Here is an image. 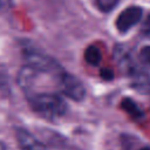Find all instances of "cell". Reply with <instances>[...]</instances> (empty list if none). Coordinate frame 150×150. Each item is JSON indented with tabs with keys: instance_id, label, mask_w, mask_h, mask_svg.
I'll return each mask as SVG.
<instances>
[{
	"instance_id": "obj_1",
	"label": "cell",
	"mask_w": 150,
	"mask_h": 150,
	"mask_svg": "<svg viewBox=\"0 0 150 150\" xmlns=\"http://www.w3.org/2000/svg\"><path fill=\"white\" fill-rule=\"evenodd\" d=\"M28 102L33 111L48 120L62 117L67 112V103L56 94H32Z\"/></svg>"
},
{
	"instance_id": "obj_2",
	"label": "cell",
	"mask_w": 150,
	"mask_h": 150,
	"mask_svg": "<svg viewBox=\"0 0 150 150\" xmlns=\"http://www.w3.org/2000/svg\"><path fill=\"white\" fill-rule=\"evenodd\" d=\"M25 57H26L28 66L32 67L33 69L38 70L39 73L45 71V73H49V74H53L54 76L59 77V75L63 71L61 66L55 60H53L52 57H49L40 52H36V50L25 52Z\"/></svg>"
},
{
	"instance_id": "obj_3",
	"label": "cell",
	"mask_w": 150,
	"mask_h": 150,
	"mask_svg": "<svg viewBox=\"0 0 150 150\" xmlns=\"http://www.w3.org/2000/svg\"><path fill=\"white\" fill-rule=\"evenodd\" d=\"M60 88L64 95L74 101H82L86 96V88L83 83L74 75L66 73L64 70L57 77Z\"/></svg>"
},
{
	"instance_id": "obj_4",
	"label": "cell",
	"mask_w": 150,
	"mask_h": 150,
	"mask_svg": "<svg viewBox=\"0 0 150 150\" xmlns=\"http://www.w3.org/2000/svg\"><path fill=\"white\" fill-rule=\"evenodd\" d=\"M142 14H143V11L138 6H130L125 8L120 13V15L116 19V28L121 33L128 32L132 26H135L139 21V19L142 18Z\"/></svg>"
},
{
	"instance_id": "obj_5",
	"label": "cell",
	"mask_w": 150,
	"mask_h": 150,
	"mask_svg": "<svg viewBox=\"0 0 150 150\" xmlns=\"http://www.w3.org/2000/svg\"><path fill=\"white\" fill-rule=\"evenodd\" d=\"M128 76L130 77L131 81V86L135 90H137L141 94H150V76L143 70L141 69L137 63H135L128 71H127Z\"/></svg>"
},
{
	"instance_id": "obj_6",
	"label": "cell",
	"mask_w": 150,
	"mask_h": 150,
	"mask_svg": "<svg viewBox=\"0 0 150 150\" xmlns=\"http://www.w3.org/2000/svg\"><path fill=\"white\" fill-rule=\"evenodd\" d=\"M15 135L21 150H48L42 142L23 128H16Z\"/></svg>"
},
{
	"instance_id": "obj_7",
	"label": "cell",
	"mask_w": 150,
	"mask_h": 150,
	"mask_svg": "<svg viewBox=\"0 0 150 150\" xmlns=\"http://www.w3.org/2000/svg\"><path fill=\"white\" fill-rule=\"evenodd\" d=\"M121 108L132 118V120H141L144 117V112L141 110V108L132 101L130 97H124L121 102Z\"/></svg>"
},
{
	"instance_id": "obj_8",
	"label": "cell",
	"mask_w": 150,
	"mask_h": 150,
	"mask_svg": "<svg viewBox=\"0 0 150 150\" xmlns=\"http://www.w3.org/2000/svg\"><path fill=\"white\" fill-rule=\"evenodd\" d=\"M101 59H102L101 52H100V49L97 47H95V46L87 47V49L84 52V60H86L87 63H89L90 66L96 67V66L100 64Z\"/></svg>"
},
{
	"instance_id": "obj_9",
	"label": "cell",
	"mask_w": 150,
	"mask_h": 150,
	"mask_svg": "<svg viewBox=\"0 0 150 150\" xmlns=\"http://www.w3.org/2000/svg\"><path fill=\"white\" fill-rule=\"evenodd\" d=\"M96 4L102 12L108 13L116 7V5L118 4V0H96Z\"/></svg>"
},
{
	"instance_id": "obj_10",
	"label": "cell",
	"mask_w": 150,
	"mask_h": 150,
	"mask_svg": "<svg viewBox=\"0 0 150 150\" xmlns=\"http://www.w3.org/2000/svg\"><path fill=\"white\" fill-rule=\"evenodd\" d=\"M139 57L142 60L143 63L150 66V46H146V47H143L141 49V53H139Z\"/></svg>"
},
{
	"instance_id": "obj_11",
	"label": "cell",
	"mask_w": 150,
	"mask_h": 150,
	"mask_svg": "<svg viewBox=\"0 0 150 150\" xmlns=\"http://www.w3.org/2000/svg\"><path fill=\"white\" fill-rule=\"evenodd\" d=\"M141 32H142V34H143L145 38L150 39V14L145 18V20H144V22H143V25H142Z\"/></svg>"
},
{
	"instance_id": "obj_12",
	"label": "cell",
	"mask_w": 150,
	"mask_h": 150,
	"mask_svg": "<svg viewBox=\"0 0 150 150\" xmlns=\"http://www.w3.org/2000/svg\"><path fill=\"white\" fill-rule=\"evenodd\" d=\"M101 76H102L104 80H112L114 73H112V70L109 69V68H103V69H101Z\"/></svg>"
},
{
	"instance_id": "obj_13",
	"label": "cell",
	"mask_w": 150,
	"mask_h": 150,
	"mask_svg": "<svg viewBox=\"0 0 150 150\" xmlns=\"http://www.w3.org/2000/svg\"><path fill=\"white\" fill-rule=\"evenodd\" d=\"M139 150H150V146H144V148H141Z\"/></svg>"
},
{
	"instance_id": "obj_14",
	"label": "cell",
	"mask_w": 150,
	"mask_h": 150,
	"mask_svg": "<svg viewBox=\"0 0 150 150\" xmlns=\"http://www.w3.org/2000/svg\"><path fill=\"white\" fill-rule=\"evenodd\" d=\"M0 5H1V0H0Z\"/></svg>"
}]
</instances>
